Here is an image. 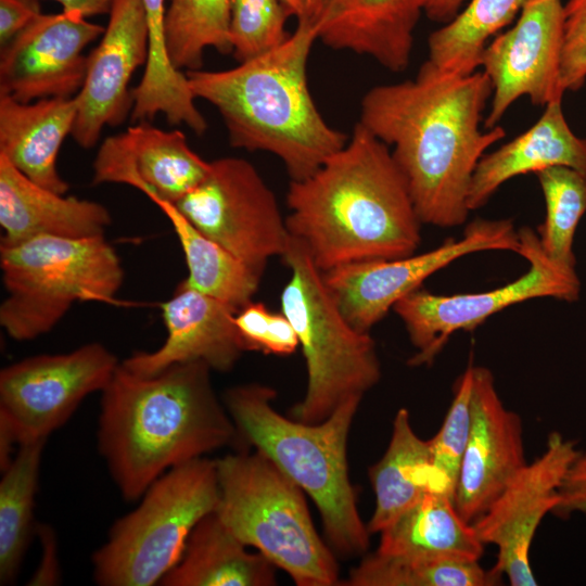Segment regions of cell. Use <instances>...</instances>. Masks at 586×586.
Listing matches in <instances>:
<instances>
[{"label": "cell", "instance_id": "19", "mask_svg": "<svg viewBox=\"0 0 586 586\" xmlns=\"http://www.w3.org/2000/svg\"><path fill=\"white\" fill-rule=\"evenodd\" d=\"M211 162L201 158L181 130H162L146 122L107 137L93 162V184L125 183L152 202L175 204L207 176Z\"/></svg>", "mask_w": 586, "mask_h": 586}, {"label": "cell", "instance_id": "5", "mask_svg": "<svg viewBox=\"0 0 586 586\" xmlns=\"http://www.w3.org/2000/svg\"><path fill=\"white\" fill-rule=\"evenodd\" d=\"M275 398V388L246 383L228 388L222 400L238 433L315 502L331 547L345 557L364 555L370 532L347 463L348 433L361 400L343 404L321 422L305 423L282 416Z\"/></svg>", "mask_w": 586, "mask_h": 586}, {"label": "cell", "instance_id": "24", "mask_svg": "<svg viewBox=\"0 0 586 586\" xmlns=\"http://www.w3.org/2000/svg\"><path fill=\"white\" fill-rule=\"evenodd\" d=\"M77 110L75 97L23 103L0 95V155L35 183L65 194L69 186L56 161L63 141L72 135Z\"/></svg>", "mask_w": 586, "mask_h": 586}, {"label": "cell", "instance_id": "44", "mask_svg": "<svg viewBox=\"0 0 586 586\" xmlns=\"http://www.w3.org/2000/svg\"><path fill=\"white\" fill-rule=\"evenodd\" d=\"M290 16L315 25L321 0H280Z\"/></svg>", "mask_w": 586, "mask_h": 586}, {"label": "cell", "instance_id": "9", "mask_svg": "<svg viewBox=\"0 0 586 586\" xmlns=\"http://www.w3.org/2000/svg\"><path fill=\"white\" fill-rule=\"evenodd\" d=\"M92 555L101 586H153L177 564L195 525L216 511V459L196 458L156 479Z\"/></svg>", "mask_w": 586, "mask_h": 586}, {"label": "cell", "instance_id": "12", "mask_svg": "<svg viewBox=\"0 0 586 586\" xmlns=\"http://www.w3.org/2000/svg\"><path fill=\"white\" fill-rule=\"evenodd\" d=\"M119 364L100 343L11 364L0 371V421L18 445L47 441L88 395L105 388Z\"/></svg>", "mask_w": 586, "mask_h": 586}, {"label": "cell", "instance_id": "34", "mask_svg": "<svg viewBox=\"0 0 586 586\" xmlns=\"http://www.w3.org/2000/svg\"><path fill=\"white\" fill-rule=\"evenodd\" d=\"M546 216L538 227L542 250L553 262L575 268L573 251L576 227L586 213V176L565 166L537 171Z\"/></svg>", "mask_w": 586, "mask_h": 586}, {"label": "cell", "instance_id": "18", "mask_svg": "<svg viewBox=\"0 0 586 586\" xmlns=\"http://www.w3.org/2000/svg\"><path fill=\"white\" fill-rule=\"evenodd\" d=\"M98 47L89 55L84 85L75 95L78 110L72 137L85 149L97 144L105 126L122 124L132 110L129 82L149 54L142 0H117Z\"/></svg>", "mask_w": 586, "mask_h": 586}, {"label": "cell", "instance_id": "36", "mask_svg": "<svg viewBox=\"0 0 586 586\" xmlns=\"http://www.w3.org/2000/svg\"><path fill=\"white\" fill-rule=\"evenodd\" d=\"M229 36L234 59L241 63L281 46L290 34V16L280 0H230Z\"/></svg>", "mask_w": 586, "mask_h": 586}, {"label": "cell", "instance_id": "20", "mask_svg": "<svg viewBox=\"0 0 586 586\" xmlns=\"http://www.w3.org/2000/svg\"><path fill=\"white\" fill-rule=\"evenodd\" d=\"M237 311L181 281L161 304L167 331L164 343L153 352H137L120 364L142 377L190 361H202L212 370L228 372L249 351L234 322Z\"/></svg>", "mask_w": 586, "mask_h": 586}, {"label": "cell", "instance_id": "30", "mask_svg": "<svg viewBox=\"0 0 586 586\" xmlns=\"http://www.w3.org/2000/svg\"><path fill=\"white\" fill-rule=\"evenodd\" d=\"M47 441L21 444L0 481V584L16 581L37 524L34 522L42 450Z\"/></svg>", "mask_w": 586, "mask_h": 586}, {"label": "cell", "instance_id": "4", "mask_svg": "<svg viewBox=\"0 0 586 586\" xmlns=\"http://www.w3.org/2000/svg\"><path fill=\"white\" fill-rule=\"evenodd\" d=\"M318 39L315 25L297 22L278 48L225 71H187L196 99L219 112L233 148L276 155L291 180L316 171L348 136L329 125L307 82V62Z\"/></svg>", "mask_w": 586, "mask_h": 586}, {"label": "cell", "instance_id": "23", "mask_svg": "<svg viewBox=\"0 0 586 586\" xmlns=\"http://www.w3.org/2000/svg\"><path fill=\"white\" fill-rule=\"evenodd\" d=\"M552 166L570 167L586 176V139L571 130L562 101L547 104L530 129L482 156L469 187L470 212L484 206L509 179Z\"/></svg>", "mask_w": 586, "mask_h": 586}, {"label": "cell", "instance_id": "17", "mask_svg": "<svg viewBox=\"0 0 586 586\" xmlns=\"http://www.w3.org/2000/svg\"><path fill=\"white\" fill-rule=\"evenodd\" d=\"M526 463L521 417L504 405L492 371L473 366L471 428L455 495L461 518L474 523Z\"/></svg>", "mask_w": 586, "mask_h": 586}, {"label": "cell", "instance_id": "2", "mask_svg": "<svg viewBox=\"0 0 586 586\" xmlns=\"http://www.w3.org/2000/svg\"><path fill=\"white\" fill-rule=\"evenodd\" d=\"M285 216L321 272L415 254L421 220L390 148L359 122L316 171L291 180Z\"/></svg>", "mask_w": 586, "mask_h": 586}, {"label": "cell", "instance_id": "38", "mask_svg": "<svg viewBox=\"0 0 586 586\" xmlns=\"http://www.w3.org/2000/svg\"><path fill=\"white\" fill-rule=\"evenodd\" d=\"M563 12L561 80L565 91H577L586 81V0H568Z\"/></svg>", "mask_w": 586, "mask_h": 586}, {"label": "cell", "instance_id": "1", "mask_svg": "<svg viewBox=\"0 0 586 586\" xmlns=\"http://www.w3.org/2000/svg\"><path fill=\"white\" fill-rule=\"evenodd\" d=\"M492 93L484 72L447 75L425 61L415 79L379 85L362 97L359 123L390 148L422 224L466 222L475 167L506 136L499 126L480 129Z\"/></svg>", "mask_w": 586, "mask_h": 586}, {"label": "cell", "instance_id": "7", "mask_svg": "<svg viewBox=\"0 0 586 586\" xmlns=\"http://www.w3.org/2000/svg\"><path fill=\"white\" fill-rule=\"evenodd\" d=\"M281 258L291 271L281 311L297 334L307 372L305 394L290 415L318 423L343 404L362 400L380 382L381 362L370 332L346 320L303 244L291 237Z\"/></svg>", "mask_w": 586, "mask_h": 586}, {"label": "cell", "instance_id": "26", "mask_svg": "<svg viewBox=\"0 0 586 586\" xmlns=\"http://www.w3.org/2000/svg\"><path fill=\"white\" fill-rule=\"evenodd\" d=\"M380 534L378 551L413 560H480L485 546L455 501L436 493L424 494Z\"/></svg>", "mask_w": 586, "mask_h": 586}, {"label": "cell", "instance_id": "27", "mask_svg": "<svg viewBox=\"0 0 586 586\" xmlns=\"http://www.w3.org/2000/svg\"><path fill=\"white\" fill-rule=\"evenodd\" d=\"M369 479L375 495L367 524L370 534L380 533L424 494L433 493L430 442L416 434L406 408L396 412L387 448L369 469Z\"/></svg>", "mask_w": 586, "mask_h": 586}, {"label": "cell", "instance_id": "42", "mask_svg": "<svg viewBox=\"0 0 586 586\" xmlns=\"http://www.w3.org/2000/svg\"><path fill=\"white\" fill-rule=\"evenodd\" d=\"M40 1V0H34ZM64 12L76 13L85 17L110 14L117 0H54Z\"/></svg>", "mask_w": 586, "mask_h": 586}, {"label": "cell", "instance_id": "33", "mask_svg": "<svg viewBox=\"0 0 586 586\" xmlns=\"http://www.w3.org/2000/svg\"><path fill=\"white\" fill-rule=\"evenodd\" d=\"M230 0H169L166 8V44L173 65L200 69L207 48L232 52L229 36Z\"/></svg>", "mask_w": 586, "mask_h": 586}, {"label": "cell", "instance_id": "21", "mask_svg": "<svg viewBox=\"0 0 586 586\" xmlns=\"http://www.w3.org/2000/svg\"><path fill=\"white\" fill-rule=\"evenodd\" d=\"M429 1L321 0L315 22L317 37L331 49L366 55L391 72H403Z\"/></svg>", "mask_w": 586, "mask_h": 586}, {"label": "cell", "instance_id": "3", "mask_svg": "<svg viewBox=\"0 0 586 586\" xmlns=\"http://www.w3.org/2000/svg\"><path fill=\"white\" fill-rule=\"evenodd\" d=\"M202 361L142 377L119 364L101 392L98 448L125 500L171 468L225 447L238 430Z\"/></svg>", "mask_w": 586, "mask_h": 586}, {"label": "cell", "instance_id": "31", "mask_svg": "<svg viewBox=\"0 0 586 586\" xmlns=\"http://www.w3.org/2000/svg\"><path fill=\"white\" fill-rule=\"evenodd\" d=\"M533 0H470L466 9L429 36L426 62L455 76L476 72L486 41Z\"/></svg>", "mask_w": 586, "mask_h": 586}, {"label": "cell", "instance_id": "14", "mask_svg": "<svg viewBox=\"0 0 586 586\" xmlns=\"http://www.w3.org/2000/svg\"><path fill=\"white\" fill-rule=\"evenodd\" d=\"M578 451L575 442L551 433L543 454L527 462L472 523L484 545L497 547L493 569L510 585H537L530 559L532 543L546 514L557 506L559 488Z\"/></svg>", "mask_w": 586, "mask_h": 586}, {"label": "cell", "instance_id": "15", "mask_svg": "<svg viewBox=\"0 0 586 586\" xmlns=\"http://www.w3.org/2000/svg\"><path fill=\"white\" fill-rule=\"evenodd\" d=\"M563 27L561 0H533L513 27L486 46L481 66L493 88L486 129L496 127L521 97L544 106L562 101Z\"/></svg>", "mask_w": 586, "mask_h": 586}, {"label": "cell", "instance_id": "13", "mask_svg": "<svg viewBox=\"0 0 586 586\" xmlns=\"http://www.w3.org/2000/svg\"><path fill=\"white\" fill-rule=\"evenodd\" d=\"M518 231L511 219L471 221L460 239L449 238L440 246L410 256L356 262L322 272L324 283L346 320L370 332L395 303L421 288L422 282L456 259L483 251L519 253Z\"/></svg>", "mask_w": 586, "mask_h": 586}, {"label": "cell", "instance_id": "29", "mask_svg": "<svg viewBox=\"0 0 586 586\" xmlns=\"http://www.w3.org/2000/svg\"><path fill=\"white\" fill-rule=\"evenodd\" d=\"M155 204L170 221L182 249L188 268L182 281L237 310L252 302L262 277L198 230L173 203Z\"/></svg>", "mask_w": 586, "mask_h": 586}, {"label": "cell", "instance_id": "43", "mask_svg": "<svg viewBox=\"0 0 586 586\" xmlns=\"http://www.w3.org/2000/svg\"><path fill=\"white\" fill-rule=\"evenodd\" d=\"M466 0H430L425 8V15L437 23H448L458 13Z\"/></svg>", "mask_w": 586, "mask_h": 586}, {"label": "cell", "instance_id": "39", "mask_svg": "<svg viewBox=\"0 0 586 586\" xmlns=\"http://www.w3.org/2000/svg\"><path fill=\"white\" fill-rule=\"evenodd\" d=\"M586 513V450L578 451L559 488V500L552 513L566 518Z\"/></svg>", "mask_w": 586, "mask_h": 586}, {"label": "cell", "instance_id": "11", "mask_svg": "<svg viewBox=\"0 0 586 586\" xmlns=\"http://www.w3.org/2000/svg\"><path fill=\"white\" fill-rule=\"evenodd\" d=\"M174 205L259 277L272 257H282L291 239L276 194L241 157L212 161L205 179Z\"/></svg>", "mask_w": 586, "mask_h": 586}, {"label": "cell", "instance_id": "10", "mask_svg": "<svg viewBox=\"0 0 586 586\" xmlns=\"http://www.w3.org/2000/svg\"><path fill=\"white\" fill-rule=\"evenodd\" d=\"M518 237V254L530 265L518 279L491 291L466 294L438 295L419 288L395 303L392 310L403 321L416 348L408 360L410 366L431 365L455 332L474 330L514 304L538 297L568 303L578 300L582 285L575 268L550 259L530 227L521 228Z\"/></svg>", "mask_w": 586, "mask_h": 586}, {"label": "cell", "instance_id": "41", "mask_svg": "<svg viewBox=\"0 0 586 586\" xmlns=\"http://www.w3.org/2000/svg\"><path fill=\"white\" fill-rule=\"evenodd\" d=\"M36 533L41 544V558L28 585H56L61 581V571L55 533L47 524H37Z\"/></svg>", "mask_w": 586, "mask_h": 586}, {"label": "cell", "instance_id": "22", "mask_svg": "<svg viewBox=\"0 0 586 586\" xmlns=\"http://www.w3.org/2000/svg\"><path fill=\"white\" fill-rule=\"evenodd\" d=\"M102 204L46 189L0 155V245L37 235L86 239L104 235L111 225Z\"/></svg>", "mask_w": 586, "mask_h": 586}, {"label": "cell", "instance_id": "6", "mask_svg": "<svg viewBox=\"0 0 586 586\" xmlns=\"http://www.w3.org/2000/svg\"><path fill=\"white\" fill-rule=\"evenodd\" d=\"M217 515L297 586L340 582L334 553L313 523L304 491L255 449L216 459Z\"/></svg>", "mask_w": 586, "mask_h": 586}, {"label": "cell", "instance_id": "25", "mask_svg": "<svg viewBox=\"0 0 586 586\" xmlns=\"http://www.w3.org/2000/svg\"><path fill=\"white\" fill-rule=\"evenodd\" d=\"M276 566L251 552L214 511L192 530L177 564L162 586H272Z\"/></svg>", "mask_w": 586, "mask_h": 586}, {"label": "cell", "instance_id": "37", "mask_svg": "<svg viewBox=\"0 0 586 586\" xmlns=\"http://www.w3.org/2000/svg\"><path fill=\"white\" fill-rule=\"evenodd\" d=\"M235 326L249 351L286 356L298 347L297 334L282 313H273L263 303L250 302L234 316Z\"/></svg>", "mask_w": 586, "mask_h": 586}, {"label": "cell", "instance_id": "32", "mask_svg": "<svg viewBox=\"0 0 586 586\" xmlns=\"http://www.w3.org/2000/svg\"><path fill=\"white\" fill-rule=\"evenodd\" d=\"M501 576L479 560H413L382 553L367 555L345 581L349 586H493Z\"/></svg>", "mask_w": 586, "mask_h": 586}, {"label": "cell", "instance_id": "8", "mask_svg": "<svg viewBox=\"0 0 586 586\" xmlns=\"http://www.w3.org/2000/svg\"><path fill=\"white\" fill-rule=\"evenodd\" d=\"M0 267L8 293L0 324L16 341L49 332L76 302L114 301L124 280L120 259L104 235H37L0 245Z\"/></svg>", "mask_w": 586, "mask_h": 586}, {"label": "cell", "instance_id": "35", "mask_svg": "<svg viewBox=\"0 0 586 586\" xmlns=\"http://www.w3.org/2000/svg\"><path fill=\"white\" fill-rule=\"evenodd\" d=\"M473 366L470 364L456 383L454 397L442 426L430 440L433 493L455 501L460 467L471 428Z\"/></svg>", "mask_w": 586, "mask_h": 586}, {"label": "cell", "instance_id": "28", "mask_svg": "<svg viewBox=\"0 0 586 586\" xmlns=\"http://www.w3.org/2000/svg\"><path fill=\"white\" fill-rule=\"evenodd\" d=\"M149 34V54L140 82L132 91V122L153 119L158 113L171 125H186L201 136L207 122L195 105L186 73L177 69L166 44L165 0H142Z\"/></svg>", "mask_w": 586, "mask_h": 586}, {"label": "cell", "instance_id": "40", "mask_svg": "<svg viewBox=\"0 0 586 586\" xmlns=\"http://www.w3.org/2000/svg\"><path fill=\"white\" fill-rule=\"evenodd\" d=\"M41 13L39 1L0 0V44L5 46Z\"/></svg>", "mask_w": 586, "mask_h": 586}, {"label": "cell", "instance_id": "16", "mask_svg": "<svg viewBox=\"0 0 586 586\" xmlns=\"http://www.w3.org/2000/svg\"><path fill=\"white\" fill-rule=\"evenodd\" d=\"M104 30L76 13H40L1 47L0 95L23 103L76 95L88 68L82 52Z\"/></svg>", "mask_w": 586, "mask_h": 586}]
</instances>
